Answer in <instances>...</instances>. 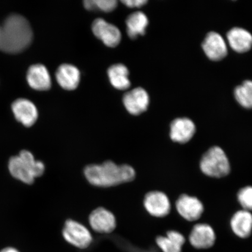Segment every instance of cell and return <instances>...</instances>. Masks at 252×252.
Wrapping results in <instances>:
<instances>
[{"instance_id":"obj_11","label":"cell","mask_w":252,"mask_h":252,"mask_svg":"<svg viewBox=\"0 0 252 252\" xmlns=\"http://www.w3.org/2000/svg\"><path fill=\"white\" fill-rule=\"evenodd\" d=\"M127 111L133 115H139L146 111L150 103L149 94L143 88H137L126 93L124 99Z\"/></svg>"},{"instance_id":"obj_8","label":"cell","mask_w":252,"mask_h":252,"mask_svg":"<svg viewBox=\"0 0 252 252\" xmlns=\"http://www.w3.org/2000/svg\"><path fill=\"white\" fill-rule=\"evenodd\" d=\"M89 223L94 231L100 234H109L114 231L117 225L114 214L103 207L93 211L89 216Z\"/></svg>"},{"instance_id":"obj_16","label":"cell","mask_w":252,"mask_h":252,"mask_svg":"<svg viewBox=\"0 0 252 252\" xmlns=\"http://www.w3.org/2000/svg\"><path fill=\"white\" fill-rule=\"evenodd\" d=\"M56 80L63 89L72 91L76 89L80 81V72L75 66L64 64L58 68Z\"/></svg>"},{"instance_id":"obj_23","label":"cell","mask_w":252,"mask_h":252,"mask_svg":"<svg viewBox=\"0 0 252 252\" xmlns=\"http://www.w3.org/2000/svg\"><path fill=\"white\" fill-rule=\"evenodd\" d=\"M237 199L242 210L251 212L252 211V187L247 186L241 188L238 192Z\"/></svg>"},{"instance_id":"obj_22","label":"cell","mask_w":252,"mask_h":252,"mask_svg":"<svg viewBox=\"0 0 252 252\" xmlns=\"http://www.w3.org/2000/svg\"><path fill=\"white\" fill-rule=\"evenodd\" d=\"M234 96L237 102L247 109L252 108V81H245L241 86L235 88Z\"/></svg>"},{"instance_id":"obj_25","label":"cell","mask_w":252,"mask_h":252,"mask_svg":"<svg viewBox=\"0 0 252 252\" xmlns=\"http://www.w3.org/2000/svg\"><path fill=\"white\" fill-rule=\"evenodd\" d=\"M124 4L130 8L141 7L147 2V0H125Z\"/></svg>"},{"instance_id":"obj_5","label":"cell","mask_w":252,"mask_h":252,"mask_svg":"<svg viewBox=\"0 0 252 252\" xmlns=\"http://www.w3.org/2000/svg\"><path fill=\"white\" fill-rule=\"evenodd\" d=\"M62 232L65 240L78 248L86 249L92 243L93 236L90 230L77 220H66Z\"/></svg>"},{"instance_id":"obj_24","label":"cell","mask_w":252,"mask_h":252,"mask_svg":"<svg viewBox=\"0 0 252 252\" xmlns=\"http://www.w3.org/2000/svg\"><path fill=\"white\" fill-rule=\"evenodd\" d=\"M94 9H100L104 12H111L117 7L116 0H93Z\"/></svg>"},{"instance_id":"obj_6","label":"cell","mask_w":252,"mask_h":252,"mask_svg":"<svg viewBox=\"0 0 252 252\" xmlns=\"http://www.w3.org/2000/svg\"><path fill=\"white\" fill-rule=\"evenodd\" d=\"M144 206L150 215L163 218L168 215L171 210L169 197L161 191H152L145 196Z\"/></svg>"},{"instance_id":"obj_10","label":"cell","mask_w":252,"mask_h":252,"mask_svg":"<svg viewBox=\"0 0 252 252\" xmlns=\"http://www.w3.org/2000/svg\"><path fill=\"white\" fill-rule=\"evenodd\" d=\"M196 131V126L190 119H176L170 126V138L175 143H188L193 137Z\"/></svg>"},{"instance_id":"obj_3","label":"cell","mask_w":252,"mask_h":252,"mask_svg":"<svg viewBox=\"0 0 252 252\" xmlns=\"http://www.w3.org/2000/svg\"><path fill=\"white\" fill-rule=\"evenodd\" d=\"M8 169L16 180L28 185H32L35 179L42 176L45 171V165L36 160L31 151L23 150L17 156L9 159Z\"/></svg>"},{"instance_id":"obj_9","label":"cell","mask_w":252,"mask_h":252,"mask_svg":"<svg viewBox=\"0 0 252 252\" xmlns=\"http://www.w3.org/2000/svg\"><path fill=\"white\" fill-rule=\"evenodd\" d=\"M92 30L94 36L101 40L107 46L115 47L121 42L122 35L118 28L102 18H97L94 21Z\"/></svg>"},{"instance_id":"obj_26","label":"cell","mask_w":252,"mask_h":252,"mask_svg":"<svg viewBox=\"0 0 252 252\" xmlns=\"http://www.w3.org/2000/svg\"><path fill=\"white\" fill-rule=\"evenodd\" d=\"M0 252H19L17 250H16L14 248L12 247H7L4 249H3Z\"/></svg>"},{"instance_id":"obj_20","label":"cell","mask_w":252,"mask_h":252,"mask_svg":"<svg viewBox=\"0 0 252 252\" xmlns=\"http://www.w3.org/2000/svg\"><path fill=\"white\" fill-rule=\"evenodd\" d=\"M148 25L149 20L143 12H135L129 15L126 20L128 36L135 39L138 35H144Z\"/></svg>"},{"instance_id":"obj_1","label":"cell","mask_w":252,"mask_h":252,"mask_svg":"<svg viewBox=\"0 0 252 252\" xmlns=\"http://www.w3.org/2000/svg\"><path fill=\"white\" fill-rule=\"evenodd\" d=\"M33 39V32L26 18L18 14L9 15L0 24V50L15 54L23 52Z\"/></svg>"},{"instance_id":"obj_12","label":"cell","mask_w":252,"mask_h":252,"mask_svg":"<svg viewBox=\"0 0 252 252\" xmlns=\"http://www.w3.org/2000/svg\"><path fill=\"white\" fill-rule=\"evenodd\" d=\"M12 110L16 120L25 127H31L38 118V112L36 106L26 99L16 100L12 103Z\"/></svg>"},{"instance_id":"obj_21","label":"cell","mask_w":252,"mask_h":252,"mask_svg":"<svg viewBox=\"0 0 252 252\" xmlns=\"http://www.w3.org/2000/svg\"><path fill=\"white\" fill-rule=\"evenodd\" d=\"M108 74L110 83L116 89L125 90L130 87L128 70L125 65L117 64L112 65L108 69Z\"/></svg>"},{"instance_id":"obj_4","label":"cell","mask_w":252,"mask_h":252,"mask_svg":"<svg viewBox=\"0 0 252 252\" xmlns=\"http://www.w3.org/2000/svg\"><path fill=\"white\" fill-rule=\"evenodd\" d=\"M200 168L203 174L209 177L221 178L228 175L231 165L225 151L220 147L214 146L201 157Z\"/></svg>"},{"instance_id":"obj_7","label":"cell","mask_w":252,"mask_h":252,"mask_svg":"<svg viewBox=\"0 0 252 252\" xmlns=\"http://www.w3.org/2000/svg\"><path fill=\"white\" fill-rule=\"evenodd\" d=\"M175 206L179 215L190 222L199 219L204 210L203 204L197 197L187 194L178 197Z\"/></svg>"},{"instance_id":"obj_19","label":"cell","mask_w":252,"mask_h":252,"mask_svg":"<svg viewBox=\"0 0 252 252\" xmlns=\"http://www.w3.org/2000/svg\"><path fill=\"white\" fill-rule=\"evenodd\" d=\"M158 247L163 252H182L183 245L185 243V238L180 232L169 231L166 236H159L156 239Z\"/></svg>"},{"instance_id":"obj_17","label":"cell","mask_w":252,"mask_h":252,"mask_svg":"<svg viewBox=\"0 0 252 252\" xmlns=\"http://www.w3.org/2000/svg\"><path fill=\"white\" fill-rule=\"evenodd\" d=\"M230 225L238 237L248 238L252 232V214L244 210L238 211L232 216Z\"/></svg>"},{"instance_id":"obj_2","label":"cell","mask_w":252,"mask_h":252,"mask_svg":"<svg viewBox=\"0 0 252 252\" xmlns=\"http://www.w3.org/2000/svg\"><path fill=\"white\" fill-rule=\"evenodd\" d=\"M134 169L127 164L117 165L111 160L101 164H91L84 169L87 181L94 187L109 188L133 181Z\"/></svg>"},{"instance_id":"obj_18","label":"cell","mask_w":252,"mask_h":252,"mask_svg":"<svg viewBox=\"0 0 252 252\" xmlns=\"http://www.w3.org/2000/svg\"><path fill=\"white\" fill-rule=\"evenodd\" d=\"M226 37L230 46L236 52H247L252 48V35L243 28H232L226 34Z\"/></svg>"},{"instance_id":"obj_15","label":"cell","mask_w":252,"mask_h":252,"mask_svg":"<svg viewBox=\"0 0 252 252\" xmlns=\"http://www.w3.org/2000/svg\"><path fill=\"white\" fill-rule=\"evenodd\" d=\"M27 79L30 87L37 91L49 90L52 86L49 72L42 64L31 66L27 72Z\"/></svg>"},{"instance_id":"obj_14","label":"cell","mask_w":252,"mask_h":252,"mask_svg":"<svg viewBox=\"0 0 252 252\" xmlns=\"http://www.w3.org/2000/svg\"><path fill=\"white\" fill-rule=\"evenodd\" d=\"M216 239L213 228L207 223H197L193 226L189 235V241L195 248L208 249L212 247Z\"/></svg>"},{"instance_id":"obj_13","label":"cell","mask_w":252,"mask_h":252,"mask_svg":"<svg viewBox=\"0 0 252 252\" xmlns=\"http://www.w3.org/2000/svg\"><path fill=\"white\" fill-rule=\"evenodd\" d=\"M205 54L213 61H220L227 55L228 49L223 37L215 32H211L203 41Z\"/></svg>"}]
</instances>
